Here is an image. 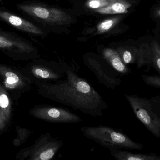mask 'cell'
Returning a JSON list of instances; mask_svg holds the SVG:
<instances>
[{
	"instance_id": "1",
	"label": "cell",
	"mask_w": 160,
	"mask_h": 160,
	"mask_svg": "<svg viewBox=\"0 0 160 160\" xmlns=\"http://www.w3.org/2000/svg\"><path fill=\"white\" fill-rule=\"evenodd\" d=\"M64 78L55 83H44L40 88L44 96L92 117H101L108 105L103 97L75 69L69 67Z\"/></svg>"
},
{
	"instance_id": "2",
	"label": "cell",
	"mask_w": 160,
	"mask_h": 160,
	"mask_svg": "<svg viewBox=\"0 0 160 160\" xmlns=\"http://www.w3.org/2000/svg\"><path fill=\"white\" fill-rule=\"evenodd\" d=\"M84 136L108 149L141 150L142 144L136 142L122 131L110 126L100 125L86 126L80 128Z\"/></svg>"
},
{
	"instance_id": "3",
	"label": "cell",
	"mask_w": 160,
	"mask_h": 160,
	"mask_svg": "<svg viewBox=\"0 0 160 160\" xmlns=\"http://www.w3.org/2000/svg\"><path fill=\"white\" fill-rule=\"evenodd\" d=\"M137 118L152 134L160 138V96L151 99L135 94L124 93Z\"/></svg>"
},
{
	"instance_id": "4",
	"label": "cell",
	"mask_w": 160,
	"mask_h": 160,
	"mask_svg": "<svg viewBox=\"0 0 160 160\" xmlns=\"http://www.w3.org/2000/svg\"><path fill=\"white\" fill-rule=\"evenodd\" d=\"M36 118L51 122L62 123H77L83 119L78 115L60 107L44 106L34 108L32 111Z\"/></svg>"
},
{
	"instance_id": "5",
	"label": "cell",
	"mask_w": 160,
	"mask_h": 160,
	"mask_svg": "<svg viewBox=\"0 0 160 160\" xmlns=\"http://www.w3.org/2000/svg\"><path fill=\"white\" fill-rule=\"evenodd\" d=\"M86 64L95 76L98 81L111 89H114L120 85L121 76L108 64L103 63L97 59H88Z\"/></svg>"
},
{
	"instance_id": "6",
	"label": "cell",
	"mask_w": 160,
	"mask_h": 160,
	"mask_svg": "<svg viewBox=\"0 0 160 160\" xmlns=\"http://www.w3.org/2000/svg\"><path fill=\"white\" fill-rule=\"evenodd\" d=\"M17 7L25 13L48 24H59L64 21L63 12L55 8L39 4H21Z\"/></svg>"
},
{
	"instance_id": "7",
	"label": "cell",
	"mask_w": 160,
	"mask_h": 160,
	"mask_svg": "<svg viewBox=\"0 0 160 160\" xmlns=\"http://www.w3.org/2000/svg\"><path fill=\"white\" fill-rule=\"evenodd\" d=\"M0 50L13 54H27L35 48L27 40L5 32L0 31Z\"/></svg>"
},
{
	"instance_id": "8",
	"label": "cell",
	"mask_w": 160,
	"mask_h": 160,
	"mask_svg": "<svg viewBox=\"0 0 160 160\" xmlns=\"http://www.w3.org/2000/svg\"><path fill=\"white\" fill-rule=\"evenodd\" d=\"M63 141L52 138L50 136L44 138L35 146L32 154V160H49L56 155L63 145Z\"/></svg>"
},
{
	"instance_id": "9",
	"label": "cell",
	"mask_w": 160,
	"mask_h": 160,
	"mask_svg": "<svg viewBox=\"0 0 160 160\" xmlns=\"http://www.w3.org/2000/svg\"><path fill=\"white\" fill-rule=\"evenodd\" d=\"M0 78L6 88L10 91H17L27 89L30 83L27 78L24 77L17 71L7 66L0 64Z\"/></svg>"
},
{
	"instance_id": "10",
	"label": "cell",
	"mask_w": 160,
	"mask_h": 160,
	"mask_svg": "<svg viewBox=\"0 0 160 160\" xmlns=\"http://www.w3.org/2000/svg\"><path fill=\"white\" fill-rule=\"evenodd\" d=\"M0 20L27 33L37 36L44 35L42 30L36 25L8 12L0 10Z\"/></svg>"
},
{
	"instance_id": "11",
	"label": "cell",
	"mask_w": 160,
	"mask_h": 160,
	"mask_svg": "<svg viewBox=\"0 0 160 160\" xmlns=\"http://www.w3.org/2000/svg\"><path fill=\"white\" fill-rule=\"evenodd\" d=\"M12 112V103L8 93L0 84V133L9 126Z\"/></svg>"
},
{
	"instance_id": "12",
	"label": "cell",
	"mask_w": 160,
	"mask_h": 160,
	"mask_svg": "<svg viewBox=\"0 0 160 160\" xmlns=\"http://www.w3.org/2000/svg\"><path fill=\"white\" fill-rule=\"evenodd\" d=\"M69 66H56L53 68L34 65L31 69L32 73L35 77L46 79L59 80L63 78Z\"/></svg>"
},
{
	"instance_id": "13",
	"label": "cell",
	"mask_w": 160,
	"mask_h": 160,
	"mask_svg": "<svg viewBox=\"0 0 160 160\" xmlns=\"http://www.w3.org/2000/svg\"><path fill=\"white\" fill-rule=\"evenodd\" d=\"M103 56L110 67L121 76L128 75L132 73L131 69L124 64L117 51L113 49H105L103 52Z\"/></svg>"
},
{
	"instance_id": "14",
	"label": "cell",
	"mask_w": 160,
	"mask_h": 160,
	"mask_svg": "<svg viewBox=\"0 0 160 160\" xmlns=\"http://www.w3.org/2000/svg\"><path fill=\"white\" fill-rule=\"evenodd\" d=\"M110 153L118 160H160V156L152 152L147 154L134 153L126 149H109Z\"/></svg>"
},
{
	"instance_id": "15",
	"label": "cell",
	"mask_w": 160,
	"mask_h": 160,
	"mask_svg": "<svg viewBox=\"0 0 160 160\" xmlns=\"http://www.w3.org/2000/svg\"><path fill=\"white\" fill-rule=\"evenodd\" d=\"M141 77L143 82L146 85L157 89H160V77L159 75H147L143 74L141 75Z\"/></svg>"
},
{
	"instance_id": "16",
	"label": "cell",
	"mask_w": 160,
	"mask_h": 160,
	"mask_svg": "<svg viewBox=\"0 0 160 160\" xmlns=\"http://www.w3.org/2000/svg\"><path fill=\"white\" fill-rule=\"evenodd\" d=\"M99 12L102 13H123L126 12V9L123 4L116 3L110 7L101 9Z\"/></svg>"
},
{
	"instance_id": "17",
	"label": "cell",
	"mask_w": 160,
	"mask_h": 160,
	"mask_svg": "<svg viewBox=\"0 0 160 160\" xmlns=\"http://www.w3.org/2000/svg\"><path fill=\"white\" fill-rule=\"evenodd\" d=\"M113 24V21L112 20H107L104 21L103 22L99 25V30L100 32L106 31L108 30L112 27Z\"/></svg>"
},
{
	"instance_id": "18",
	"label": "cell",
	"mask_w": 160,
	"mask_h": 160,
	"mask_svg": "<svg viewBox=\"0 0 160 160\" xmlns=\"http://www.w3.org/2000/svg\"><path fill=\"white\" fill-rule=\"evenodd\" d=\"M101 2L98 0H92L89 2V5L91 8L95 9L100 7L101 6Z\"/></svg>"
}]
</instances>
